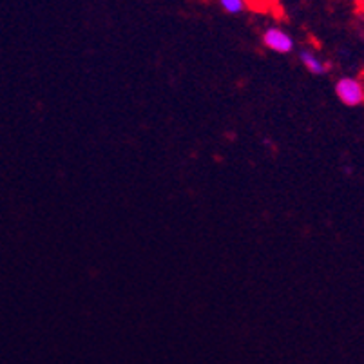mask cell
<instances>
[{
	"label": "cell",
	"mask_w": 364,
	"mask_h": 364,
	"mask_svg": "<svg viewBox=\"0 0 364 364\" xmlns=\"http://www.w3.org/2000/svg\"><path fill=\"white\" fill-rule=\"evenodd\" d=\"M261 41L268 51L276 53V55H290V53L296 51L294 36L279 26H268L261 35Z\"/></svg>",
	"instance_id": "7a4b0ae2"
},
{
	"label": "cell",
	"mask_w": 364,
	"mask_h": 364,
	"mask_svg": "<svg viewBox=\"0 0 364 364\" xmlns=\"http://www.w3.org/2000/svg\"><path fill=\"white\" fill-rule=\"evenodd\" d=\"M218 6L227 15H243L248 9V0H218Z\"/></svg>",
	"instance_id": "277c9868"
},
{
	"label": "cell",
	"mask_w": 364,
	"mask_h": 364,
	"mask_svg": "<svg viewBox=\"0 0 364 364\" xmlns=\"http://www.w3.org/2000/svg\"><path fill=\"white\" fill-rule=\"evenodd\" d=\"M333 92H336L337 100L346 105V107H360V105H364V84L357 76L344 75L337 78L336 85H333Z\"/></svg>",
	"instance_id": "6da1fadb"
},
{
	"label": "cell",
	"mask_w": 364,
	"mask_h": 364,
	"mask_svg": "<svg viewBox=\"0 0 364 364\" xmlns=\"http://www.w3.org/2000/svg\"><path fill=\"white\" fill-rule=\"evenodd\" d=\"M297 58H299L301 65H303V68L314 76H326L330 71H332V64H330L328 60H323V58L314 51V49H309V48L299 49Z\"/></svg>",
	"instance_id": "3957f363"
}]
</instances>
